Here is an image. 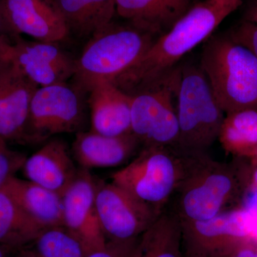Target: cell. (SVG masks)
I'll list each match as a JSON object with an SVG mask.
<instances>
[{
  "mask_svg": "<svg viewBox=\"0 0 257 257\" xmlns=\"http://www.w3.org/2000/svg\"><path fill=\"white\" fill-rule=\"evenodd\" d=\"M184 257H209L207 253L204 252L188 243L184 242Z\"/></svg>",
  "mask_w": 257,
  "mask_h": 257,
  "instance_id": "obj_32",
  "label": "cell"
},
{
  "mask_svg": "<svg viewBox=\"0 0 257 257\" xmlns=\"http://www.w3.org/2000/svg\"><path fill=\"white\" fill-rule=\"evenodd\" d=\"M116 14L156 38L168 32L198 0H115Z\"/></svg>",
  "mask_w": 257,
  "mask_h": 257,
  "instance_id": "obj_18",
  "label": "cell"
},
{
  "mask_svg": "<svg viewBox=\"0 0 257 257\" xmlns=\"http://www.w3.org/2000/svg\"><path fill=\"white\" fill-rule=\"evenodd\" d=\"M254 221V214L241 207L207 220L181 221L183 241L216 257L257 238Z\"/></svg>",
  "mask_w": 257,
  "mask_h": 257,
  "instance_id": "obj_10",
  "label": "cell"
},
{
  "mask_svg": "<svg viewBox=\"0 0 257 257\" xmlns=\"http://www.w3.org/2000/svg\"><path fill=\"white\" fill-rule=\"evenodd\" d=\"M142 236L128 241H107L103 247L91 251L86 257H140Z\"/></svg>",
  "mask_w": 257,
  "mask_h": 257,
  "instance_id": "obj_26",
  "label": "cell"
},
{
  "mask_svg": "<svg viewBox=\"0 0 257 257\" xmlns=\"http://www.w3.org/2000/svg\"><path fill=\"white\" fill-rule=\"evenodd\" d=\"M177 112L179 128L177 148L186 153L207 152L218 140L225 114L201 66L181 67Z\"/></svg>",
  "mask_w": 257,
  "mask_h": 257,
  "instance_id": "obj_6",
  "label": "cell"
},
{
  "mask_svg": "<svg viewBox=\"0 0 257 257\" xmlns=\"http://www.w3.org/2000/svg\"><path fill=\"white\" fill-rule=\"evenodd\" d=\"M248 162H249L250 165H251L253 168H257V151L254 155L250 160H248Z\"/></svg>",
  "mask_w": 257,
  "mask_h": 257,
  "instance_id": "obj_35",
  "label": "cell"
},
{
  "mask_svg": "<svg viewBox=\"0 0 257 257\" xmlns=\"http://www.w3.org/2000/svg\"><path fill=\"white\" fill-rule=\"evenodd\" d=\"M18 251L0 243V257H14Z\"/></svg>",
  "mask_w": 257,
  "mask_h": 257,
  "instance_id": "obj_33",
  "label": "cell"
},
{
  "mask_svg": "<svg viewBox=\"0 0 257 257\" xmlns=\"http://www.w3.org/2000/svg\"><path fill=\"white\" fill-rule=\"evenodd\" d=\"M180 79L181 67L177 66L132 96V133L142 148L177 147V99Z\"/></svg>",
  "mask_w": 257,
  "mask_h": 257,
  "instance_id": "obj_7",
  "label": "cell"
},
{
  "mask_svg": "<svg viewBox=\"0 0 257 257\" xmlns=\"http://www.w3.org/2000/svg\"><path fill=\"white\" fill-rule=\"evenodd\" d=\"M218 140L228 155L250 160L257 151V110L225 114Z\"/></svg>",
  "mask_w": 257,
  "mask_h": 257,
  "instance_id": "obj_21",
  "label": "cell"
},
{
  "mask_svg": "<svg viewBox=\"0 0 257 257\" xmlns=\"http://www.w3.org/2000/svg\"><path fill=\"white\" fill-rule=\"evenodd\" d=\"M84 108L77 89L67 83L38 87L32 97L23 143L37 144L59 134L80 132Z\"/></svg>",
  "mask_w": 257,
  "mask_h": 257,
  "instance_id": "obj_8",
  "label": "cell"
},
{
  "mask_svg": "<svg viewBox=\"0 0 257 257\" xmlns=\"http://www.w3.org/2000/svg\"><path fill=\"white\" fill-rule=\"evenodd\" d=\"M38 87L11 61L0 66V138L23 143L32 97Z\"/></svg>",
  "mask_w": 257,
  "mask_h": 257,
  "instance_id": "obj_13",
  "label": "cell"
},
{
  "mask_svg": "<svg viewBox=\"0 0 257 257\" xmlns=\"http://www.w3.org/2000/svg\"><path fill=\"white\" fill-rule=\"evenodd\" d=\"M187 155L177 147H143L130 163L111 175V182L160 215L175 194Z\"/></svg>",
  "mask_w": 257,
  "mask_h": 257,
  "instance_id": "obj_5",
  "label": "cell"
},
{
  "mask_svg": "<svg viewBox=\"0 0 257 257\" xmlns=\"http://www.w3.org/2000/svg\"><path fill=\"white\" fill-rule=\"evenodd\" d=\"M13 44L8 37L0 35V66L9 62Z\"/></svg>",
  "mask_w": 257,
  "mask_h": 257,
  "instance_id": "obj_30",
  "label": "cell"
},
{
  "mask_svg": "<svg viewBox=\"0 0 257 257\" xmlns=\"http://www.w3.org/2000/svg\"><path fill=\"white\" fill-rule=\"evenodd\" d=\"M95 201L98 219L106 241L138 239L159 216L111 181L96 180Z\"/></svg>",
  "mask_w": 257,
  "mask_h": 257,
  "instance_id": "obj_9",
  "label": "cell"
},
{
  "mask_svg": "<svg viewBox=\"0 0 257 257\" xmlns=\"http://www.w3.org/2000/svg\"><path fill=\"white\" fill-rule=\"evenodd\" d=\"M69 33L91 38L113 22L115 0H53Z\"/></svg>",
  "mask_w": 257,
  "mask_h": 257,
  "instance_id": "obj_20",
  "label": "cell"
},
{
  "mask_svg": "<svg viewBox=\"0 0 257 257\" xmlns=\"http://www.w3.org/2000/svg\"><path fill=\"white\" fill-rule=\"evenodd\" d=\"M28 180L61 196L77 177L68 147L60 140H52L28 157L23 169Z\"/></svg>",
  "mask_w": 257,
  "mask_h": 257,
  "instance_id": "obj_17",
  "label": "cell"
},
{
  "mask_svg": "<svg viewBox=\"0 0 257 257\" xmlns=\"http://www.w3.org/2000/svg\"><path fill=\"white\" fill-rule=\"evenodd\" d=\"M27 158L23 153L10 149L8 142L0 138V189L23 169Z\"/></svg>",
  "mask_w": 257,
  "mask_h": 257,
  "instance_id": "obj_25",
  "label": "cell"
},
{
  "mask_svg": "<svg viewBox=\"0 0 257 257\" xmlns=\"http://www.w3.org/2000/svg\"><path fill=\"white\" fill-rule=\"evenodd\" d=\"M14 257H39L32 248L25 247L19 250Z\"/></svg>",
  "mask_w": 257,
  "mask_h": 257,
  "instance_id": "obj_34",
  "label": "cell"
},
{
  "mask_svg": "<svg viewBox=\"0 0 257 257\" xmlns=\"http://www.w3.org/2000/svg\"><path fill=\"white\" fill-rule=\"evenodd\" d=\"M245 0H204L159 37L143 57L112 82L133 96L178 66L193 49L211 37L223 21Z\"/></svg>",
  "mask_w": 257,
  "mask_h": 257,
  "instance_id": "obj_2",
  "label": "cell"
},
{
  "mask_svg": "<svg viewBox=\"0 0 257 257\" xmlns=\"http://www.w3.org/2000/svg\"><path fill=\"white\" fill-rule=\"evenodd\" d=\"M201 67L224 114L257 110V58L229 34H213L204 42Z\"/></svg>",
  "mask_w": 257,
  "mask_h": 257,
  "instance_id": "obj_3",
  "label": "cell"
},
{
  "mask_svg": "<svg viewBox=\"0 0 257 257\" xmlns=\"http://www.w3.org/2000/svg\"><path fill=\"white\" fill-rule=\"evenodd\" d=\"M0 35L10 38L13 42L17 41L21 36L17 35L13 29L10 26L9 23L5 18L3 6H2V0H0Z\"/></svg>",
  "mask_w": 257,
  "mask_h": 257,
  "instance_id": "obj_29",
  "label": "cell"
},
{
  "mask_svg": "<svg viewBox=\"0 0 257 257\" xmlns=\"http://www.w3.org/2000/svg\"><path fill=\"white\" fill-rule=\"evenodd\" d=\"M42 231L11 194L0 189V243L20 250L31 245Z\"/></svg>",
  "mask_w": 257,
  "mask_h": 257,
  "instance_id": "obj_23",
  "label": "cell"
},
{
  "mask_svg": "<svg viewBox=\"0 0 257 257\" xmlns=\"http://www.w3.org/2000/svg\"><path fill=\"white\" fill-rule=\"evenodd\" d=\"M216 257H257V238Z\"/></svg>",
  "mask_w": 257,
  "mask_h": 257,
  "instance_id": "obj_28",
  "label": "cell"
},
{
  "mask_svg": "<svg viewBox=\"0 0 257 257\" xmlns=\"http://www.w3.org/2000/svg\"><path fill=\"white\" fill-rule=\"evenodd\" d=\"M96 179L89 170L79 169L62 196L64 226L82 241L88 253L106 242L96 212Z\"/></svg>",
  "mask_w": 257,
  "mask_h": 257,
  "instance_id": "obj_11",
  "label": "cell"
},
{
  "mask_svg": "<svg viewBox=\"0 0 257 257\" xmlns=\"http://www.w3.org/2000/svg\"><path fill=\"white\" fill-rule=\"evenodd\" d=\"M10 61L39 87L66 83L75 72L76 61L54 42L20 37L13 44Z\"/></svg>",
  "mask_w": 257,
  "mask_h": 257,
  "instance_id": "obj_12",
  "label": "cell"
},
{
  "mask_svg": "<svg viewBox=\"0 0 257 257\" xmlns=\"http://www.w3.org/2000/svg\"><path fill=\"white\" fill-rule=\"evenodd\" d=\"M234 41L246 47L257 58V25L241 20L228 32Z\"/></svg>",
  "mask_w": 257,
  "mask_h": 257,
  "instance_id": "obj_27",
  "label": "cell"
},
{
  "mask_svg": "<svg viewBox=\"0 0 257 257\" xmlns=\"http://www.w3.org/2000/svg\"><path fill=\"white\" fill-rule=\"evenodd\" d=\"M130 25L114 21L91 37L78 60L74 77L81 91L100 81L112 82L127 71L156 40Z\"/></svg>",
  "mask_w": 257,
  "mask_h": 257,
  "instance_id": "obj_4",
  "label": "cell"
},
{
  "mask_svg": "<svg viewBox=\"0 0 257 257\" xmlns=\"http://www.w3.org/2000/svg\"><path fill=\"white\" fill-rule=\"evenodd\" d=\"M242 20L257 25V0H247L243 10Z\"/></svg>",
  "mask_w": 257,
  "mask_h": 257,
  "instance_id": "obj_31",
  "label": "cell"
},
{
  "mask_svg": "<svg viewBox=\"0 0 257 257\" xmlns=\"http://www.w3.org/2000/svg\"><path fill=\"white\" fill-rule=\"evenodd\" d=\"M39 257H86L82 241L64 226L42 230L32 243Z\"/></svg>",
  "mask_w": 257,
  "mask_h": 257,
  "instance_id": "obj_24",
  "label": "cell"
},
{
  "mask_svg": "<svg viewBox=\"0 0 257 257\" xmlns=\"http://www.w3.org/2000/svg\"><path fill=\"white\" fill-rule=\"evenodd\" d=\"M7 21L17 35L37 41L57 42L69 35L63 18L53 0H2Z\"/></svg>",
  "mask_w": 257,
  "mask_h": 257,
  "instance_id": "obj_14",
  "label": "cell"
},
{
  "mask_svg": "<svg viewBox=\"0 0 257 257\" xmlns=\"http://www.w3.org/2000/svg\"><path fill=\"white\" fill-rule=\"evenodd\" d=\"M253 173L244 159L223 162L213 160L207 152L188 153L171 210L180 221H194L240 207L251 188Z\"/></svg>",
  "mask_w": 257,
  "mask_h": 257,
  "instance_id": "obj_1",
  "label": "cell"
},
{
  "mask_svg": "<svg viewBox=\"0 0 257 257\" xmlns=\"http://www.w3.org/2000/svg\"><path fill=\"white\" fill-rule=\"evenodd\" d=\"M88 92L91 131L109 137L132 133L133 96L110 81L96 82Z\"/></svg>",
  "mask_w": 257,
  "mask_h": 257,
  "instance_id": "obj_16",
  "label": "cell"
},
{
  "mask_svg": "<svg viewBox=\"0 0 257 257\" xmlns=\"http://www.w3.org/2000/svg\"><path fill=\"white\" fill-rule=\"evenodd\" d=\"M142 147L133 133L116 137L94 132H78L72 153L80 169L110 168L123 165L138 153Z\"/></svg>",
  "mask_w": 257,
  "mask_h": 257,
  "instance_id": "obj_15",
  "label": "cell"
},
{
  "mask_svg": "<svg viewBox=\"0 0 257 257\" xmlns=\"http://www.w3.org/2000/svg\"><path fill=\"white\" fill-rule=\"evenodd\" d=\"M4 188L42 230L64 226L62 197L58 193L15 176Z\"/></svg>",
  "mask_w": 257,
  "mask_h": 257,
  "instance_id": "obj_19",
  "label": "cell"
},
{
  "mask_svg": "<svg viewBox=\"0 0 257 257\" xmlns=\"http://www.w3.org/2000/svg\"><path fill=\"white\" fill-rule=\"evenodd\" d=\"M140 257H184L183 234L178 216L165 209L142 236Z\"/></svg>",
  "mask_w": 257,
  "mask_h": 257,
  "instance_id": "obj_22",
  "label": "cell"
}]
</instances>
